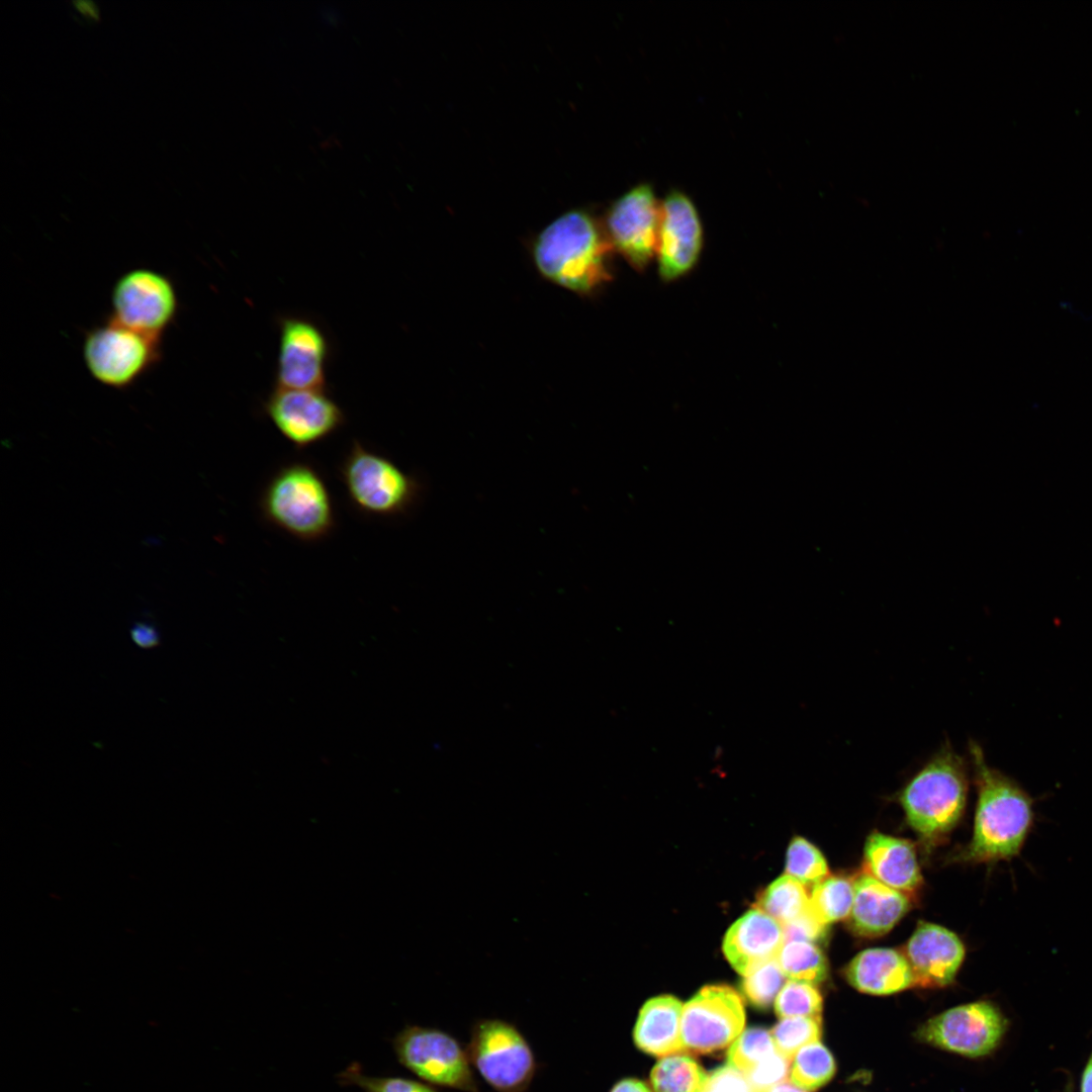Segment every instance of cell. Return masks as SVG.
<instances>
[{
  "instance_id": "18",
  "label": "cell",
  "mask_w": 1092,
  "mask_h": 1092,
  "mask_svg": "<svg viewBox=\"0 0 1092 1092\" xmlns=\"http://www.w3.org/2000/svg\"><path fill=\"white\" fill-rule=\"evenodd\" d=\"M853 904L849 926L859 936L876 937L887 933L910 908L907 896L867 873L854 881Z\"/></svg>"
},
{
  "instance_id": "38",
  "label": "cell",
  "mask_w": 1092,
  "mask_h": 1092,
  "mask_svg": "<svg viewBox=\"0 0 1092 1092\" xmlns=\"http://www.w3.org/2000/svg\"><path fill=\"white\" fill-rule=\"evenodd\" d=\"M1079 1092H1092V1052L1081 1075Z\"/></svg>"
},
{
  "instance_id": "40",
  "label": "cell",
  "mask_w": 1092,
  "mask_h": 1092,
  "mask_svg": "<svg viewBox=\"0 0 1092 1092\" xmlns=\"http://www.w3.org/2000/svg\"><path fill=\"white\" fill-rule=\"evenodd\" d=\"M760 1092H806V1091L799 1088V1087H797L792 1082L789 1083V1082L784 1081V1082H782L780 1084H777V1085H775L772 1087H769V1088H767V1089H765L763 1091H760Z\"/></svg>"
},
{
  "instance_id": "16",
  "label": "cell",
  "mask_w": 1092,
  "mask_h": 1092,
  "mask_svg": "<svg viewBox=\"0 0 1092 1092\" xmlns=\"http://www.w3.org/2000/svg\"><path fill=\"white\" fill-rule=\"evenodd\" d=\"M905 957L914 985L942 987L954 979L965 958V946L950 930L921 921L907 942Z\"/></svg>"
},
{
  "instance_id": "21",
  "label": "cell",
  "mask_w": 1092,
  "mask_h": 1092,
  "mask_svg": "<svg viewBox=\"0 0 1092 1092\" xmlns=\"http://www.w3.org/2000/svg\"><path fill=\"white\" fill-rule=\"evenodd\" d=\"M681 1002L670 995L653 997L642 1006L633 1031L644 1053L667 1057L684 1052L680 1035Z\"/></svg>"
},
{
  "instance_id": "4",
  "label": "cell",
  "mask_w": 1092,
  "mask_h": 1092,
  "mask_svg": "<svg viewBox=\"0 0 1092 1092\" xmlns=\"http://www.w3.org/2000/svg\"><path fill=\"white\" fill-rule=\"evenodd\" d=\"M967 794L965 761L946 744L910 780L899 801L909 825L930 842L944 837L957 825Z\"/></svg>"
},
{
  "instance_id": "10",
  "label": "cell",
  "mask_w": 1092,
  "mask_h": 1092,
  "mask_svg": "<svg viewBox=\"0 0 1092 1092\" xmlns=\"http://www.w3.org/2000/svg\"><path fill=\"white\" fill-rule=\"evenodd\" d=\"M277 431L297 450L315 445L345 424V415L326 389L277 388L263 403Z\"/></svg>"
},
{
  "instance_id": "2",
  "label": "cell",
  "mask_w": 1092,
  "mask_h": 1092,
  "mask_svg": "<svg viewBox=\"0 0 1092 1092\" xmlns=\"http://www.w3.org/2000/svg\"><path fill=\"white\" fill-rule=\"evenodd\" d=\"M969 747L978 800L965 857L976 862L1009 860L1019 854L1033 827V800L1013 780L991 767L977 743Z\"/></svg>"
},
{
  "instance_id": "26",
  "label": "cell",
  "mask_w": 1092,
  "mask_h": 1092,
  "mask_svg": "<svg viewBox=\"0 0 1092 1092\" xmlns=\"http://www.w3.org/2000/svg\"><path fill=\"white\" fill-rule=\"evenodd\" d=\"M835 1062L830 1052L819 1041L801 1048L793 1057L790 1080L805 1091H814L831 1080Z\"/></svg>"
},
{
  "instance_id": "25",
  "label": "cell",
  "mask_w": 1092,
  "mask_h": 1092,
  "mask_svg": "<svg viewBox=\"0 0 1092 1092\" xmlns=\"http://www.w3.org/2000/svg\"><path fill=\"white\" fill-rule=\"evenodd\" d=\"M777 961L785 976L812 985L825 980L828 972L826 958L814 942L792 940L784 943Z\"/></svg>"
},
{
  "instance_id": "27",
  "label": "cell",
  "mask_w": 1092,
  "mask_h": 1092,
  "mask_svg": "<svg viewBox=\"0 0 1092 1092\" xmlns=\"http://www.w3.org/2000/svg\"><path fill=\"white\" fill-rule=\"evenodd\" d=\"M786 875L808 887L829 877V869L820 850L805 838L798 836L788 847Z\"/></svg>"
},
{
  "instance_id": "8",
  "label": "cell",
  "mask_w": 1092,
  "mask_h": 1092,
  "mask_svg": "<svg viewBox=\"0 0 1092 1092\" xmlns=\"http://www.w3.org/2000/svg\"><path fill=\"white\" fill-rule=\"evenodd\" d=\"M398 1062L425 1082L464 1092H478L470 1060L459 1041L436 1028L406 1026L393 1038Z\"/></svg>"
},
{
  "instance_id": "24",
  "label": "cell",
  "mask_w": 1092,
  "mask_h": 1092,
  "mask_svg": "<svg viewBox=\"0 0 1092 1092\" xmlns=\"http://www.w3.org/2000/svg\"><path fill=\"white\" fill-rule=\"evenodd\" d=\"M854 898L853 883L846 878L829 876L812 887L809 909L827 925L849 916Z\"/></svg>"
},
{
  "instance_id": "14",
  "label": "cell",
  "mask_w": 1092,
  "mask_h": 1092,
  "mask_svg": "<svg viewBox=\"0 0 1092 1092\" xmlns=\"http://www.w3.org/2000/svg\"><path fill=\"white\" fill-rule=\"evenodd\" d=\"M704 229L692 199L680 191L669 192L660 202L655 259L658 276L668 283L690 274L704 249Z\"/></svg>"
},
{
  "instance_id": "11",
  "label": "cell",
  "mask_w": 1092,
  "mask_h": 1092,
  "mask_svg": "<svg viewBox=\"0 0 1092 1092\" xmlns=\"http://www.w3.org/2000/svg\"><path fill=\"white\" fill-rule=\"evenodd\" d=\"M111 317L141 333L162 338L178 311V296L172 281L149 268H135L115 282Z\"/></svg>"
},
{
  "instance_id": "36",
  "label": "cell",
  "mask_w": 1092,
  "mask_h": 1092,
  "mask_svg": "<svg viewBox=\"0 0 1092 1092\" xmlns=\"http://www.w3.org/2000/svg\"><path fill=\"white\" fill-rule=\"evenodd\" d=\"M130 637L134 644L143 649H152L160 644V633L147 622H136L130 628Z\"/></svg>"
},
{
  "instance_id": "13",
  "label": "cell",
  "mask_w": 1092,
  "mask_h": 1092,
  "mask_svg": "<svg viewBox=\"0 0 1092 1092\" xmlns=\"http://www.w3.org/2000/svg\"><path fill=\"white\" fill-rule=\"evenodd\" d=\"M1008 1029V1020L992 1002L961 1005L929 1019L917 1036L933 1045L977 1058L992 1053Z\"/></svg>"
},
{
  "instance_id": "32",
  "label": "cell",
  "mask_w": 1092,
  "mask_h": 1092,
  "mask_svg": "<svg viewBox=\"0 0 1092 1092\" xmlns=\"http://www.w3.org/2000/svg\"><path fill=\"white\" fill-rule=\"evenodd\" d=\"M339 1078L342 1085H355L364 1092H438L427 1084L406 1078L367 1076L358 1063H352Z\"/></svg>"
},
{
  "instance_id": "1",
  "label": "cell",
  "mask_w": 1092,
  "mask_h": 1092,
  "mask_svg": "<svg viewBox=\"0 0 1092 1092\" xmlns=\"http://www.w3.org/2000/svg\"><path fill=\"white\" fill-rule=\"evenodd\" d=\"M614 253L603 221L584 209L558 215L529 247L542 278L580 297L597 295L613 280Z\"/></svg>"
},
{
  "instance_id": "15",
  "label": "cell",
  "mask_w": 1092,
  "mask_h": 1092,
  "mask_svg": "<svg viewBox=\"0 0 1092 1092\" xmlns=\"http://www.w3.org/2000/svg\"><path fill=\"white\" fill-rule=\"evenodd\" d=\"M278 325L275 387L324 389L330 347L323 329L299 315L283 316Z\"/></svg>"
},
{
  "instance_id": "31",
  "label": "cell",
  "mask_w": 1092,
  "mask_h": 1092,
  "mask_svg": "<svg viewBox=\"0 0 1092 1092\" xmlns=\"http://www.w3.org/2000/svg\"><path fill=\"white\" fill-rule=\"evenodd\" d=\"M785 977L778 961L771 960L744 976L741 989L753 1006L766 1009L784 986Z\"/></svg>"
},
{
  "instance_id": "5",
  "label": "cell",
  "mask_w": 1092,
  "mask_h": 1092,
  "mask_svg": "<svg viewBox=\"0 0 1092 1092\" xmlns=\"http://www.w3.org/2000/svg\"><path fill=\"white\" fill-rule=\"evenodd\" d=\"M339 475L352 506L368 516L404 515L421 494L417 478L357 440L342 459Z\"/></svg>"
},
{
  "instance_id": "39",
  "label": "cell",
  "mask_w": 1092,
  "mask_h": 1092,
  "mask_svg": "<svg viewBox=\"0 0 1092 1092\" xmlns=\"http://www.w3.org/2000/svg\"><path fill=\"white\" fill-rule=\"evenodd\" d=\"M76 9L89 17L96 18L98 16V9L92 2L78 1L75 3Z\"/></svg>"
},
{
  "instance_id": "34",
  "label": "cell",
  "mask_w": 1092,
  "mask_h": 1092,
  "mask_svg": "<svg viewBox=\"0 0 1092 1092\" xmlns=\"http://www.w3.org/2000/svg\"><path fill=\"white\" fill-rule=\"evenodd\" d=\"M704 1092H752V1089L744 1074L727 1064L709 1075Z\"/></svg>"
},
{
  "instance_id": "37",
  "label": "cell",
  "mask_w": 1092,
  "mask_h": 1092,
  "mask_svg": "<svg viewBox=\"0 0 1092 1092\" xmlns=\"http://www.w3.org/2000/svg\"><path fill=\"white\" fill-rule=\"evenodd\" d=\"M610 1092H651V1090L640 1080L626 1078L617 1082Z\"/></svg>"
},
{
  "instance_id": "30",
  "label": "cell",
  "mask_w": 1092,
  "mask_h": 1092,
  "mask_svg": "<svg viewBox=\"0 0 1092 1092\" xmlns=\"http://www.w3.org/2000/svg\"><path fill=\"white\" fill-rule=\"evenodd\" d=\"M776 1050L793 1059L804 1045L817 1041L821 1036V1018H782L770 1030Z\"/></svg>"
},
{
  "instance_id": "19",
  "label": "cell",
  "mask_w": 1092,
  "mask_h": 1092,
  "mask_svg": "<svg viewBox=\"0 0 1092 1092\" xmlns=\"http://www.w3.org/2000/svg\"><path fill=\"white\" fill-rule=\"evenodd\" d=\"M866 872L904 894H914L922 884L913 845L905 839L872 832L864 844Z\"/></svg>"
},
{
  "instance_id": "23",
  "label": "cell",
  "mask_w": 1092,
  "mask_h": 1092,
  "mask_svg": "<svg viewBox=\"0 0 1092 1092\" xmlns=\"http://www.w3.org/2000/svg\"><path fill=\"white\" fill-rule=\"evenodd\" d=\"M708 1077L693 1058L675 1054L655 1064L650 1081L655 1092H704Z\"/></svg>"
},
{
  "instance_id": "20",
  "label": "cell",
  "mask_w": 1092,
  "mask_h": 1092,
  "mask_svg": "<svg viewBox=\"0 0 1092 1092\" xmlns=\"http://www.w3.org/2000/svg\"><path fill=\"white\" fill-rule=\"evenodd\" d=\"M844 974L852 987L874 995H889L914 985L908 960L894 948L860 951L847 965Z\"/></svg>"
},
{
  "instance_id": "9",
  "label": "cell",
  "mask_w": 1092,
  "mask_h": 1092,
  "mask_svg": "<svg viewBox=\"0 0 1092 1092\" xmlns=\"http://www.w3.org/2000/svg\"><path fill=\"white\" fill-rule=\"evenodd\" d=\"M744 1024L743 1000L733 988L705 986L682 1006L684 1052L706 1055L723 1050L742 1033Z\"/></svg>"
},
{
  "instance_id": "28",
  "label": "cell",
  "mask_w": 1092,
  "mask_h": 1092,
  "mask_svg": "<svg viewBox=\"0 0 1092 1092\" xmlns=\"http://www.w3.org/2000/svg\"><path fill=\"white\" fill-rule=\"evenodd\" d=\"M822 996L810 983L790 980L775 1000L776 1014L781 1018H821Z\"/></svg>"
},
{
  "instance_id": "7",
  "label": "cell",
  "mask_w": 1092,
  "mask_h": 1092,
  "mask_svg": "<svg viewBox=\"0 0 1092 1092\" xmlns=\"http://www.w3.org/2000/svg\"><path fill=\"white\" fill-rule=\"evenodd\" d=\"M470 1063L497 1092H525L537 1063L520 1030L500 1019H481L471 1029L467 1048Z\"/></svg>"
},
{
  "instance_id": "33",
  "label": "cell",
  "mask_w": 1092,
  "mask_h": 1092,
  "mask_svg": "<svg viewBox=\"0 0 1092 1092\" xmlns=\"http://www.w3.org/2000/svg\"><path fill=\"white\" fill-rule=\"evenodd\" d=\"M790 1067V1059L776 1051L744 1076L752 1092H760L784 1082L789 1076Z\"/></svg>"
},
{
  "instance_id": "12",
  "label": "cell",
  "mask_w": 1092,
  "mask_h": 1092,
  "mask_svg": "<svg viewBox=\"0 0 1092 1092\" xmlns=\"http://www.w3.org/2000/svg\"><path fill=\"white\" fill-rule=\"evenodd\" d=\"M660 202L652 187L639 184L606 211L603 221L615 251L637 272H643L655 258Z\"/></svg>"
},
{
  "instance_id": "35",
  "label": "cell",
  "mask_w": 1092,
  "mask_h": 1092,
  "mask_svg": "<svg viewBox=\"0 0 1092 1092\" xmlns=\"http://www.w3.org/2000/svg\"><path fill=\"white\" fill-rule=\"evenodd\" d=\"M785 942L803 940L814 942L822 938L826 926L808 908L802 915L783 926Z\"/></svg>"
},
{
  "instance_id": "3",
  "label": "cell",
  "mask_w": 1092,
  "mask_h": 1092,
  "mask_svg": "<svg viewBox=\"0 0 1092 1092\" xmlns=\"http://www.w3.org/2000/svg\"><path fill=\"white\" fill-rule=\"evenodd\" d=\"M259 508L269 525L301 542L323 540L336 527L329 487L306 461L280 466L262 489Z\"/></svg>"
},
{
  "instance_id": "22",
  "label": "cell",
  "mask_w": 1092,
  "mask_h": 1092,
  "mask_svg": "<svg viewBox=\"0 0 1092 1092\" xmlns=\"http://www.w3.org/2000/svg\"><path fill=\"white\" fill-rule=\"evenodd\" d=\"M810 894L807 886L784 875L759 893L754 903L757 909L783 926L802 915L808 908Z\"/></svg>"
},
{
  "instance_id": "29",
  "label": "cell",
  "mask_w": 1092,
  "mask_h": 1092,
  "mask_svg": "<svg viewBox=\"0 0 1092 1092\" xmlns=\"http://www.w3.org/2000/svg\"><path fill=\"white\" fill-rule=\"evenodd\" d=\"M776 1051L768 1030L761 1027H750L743 1031L731 1044L727 1053V1064L746 1074Z\"/></svg>"
},
{
  "instance_id": "6",
  "label": "cell",
  "mask_w": 1092,
  "mask_h": 1092,
  "mask_svg": "<svg viewBox=\"0 0 1092 1092\" xmlns=\"http://www.w3.org/2000/svg\"><path fill=\"white\" fill-rule=\"evenodd\" d=\"M161 358V338L130 329L109 316L90 330L83 359L91 376L112 388L133 384Z\"/></svg>"
},
{
  "instance_id": "17",
  "label": "cell",
  "mask_w": 1092,
  "mask_h": 1092,
  "mask_svg": "<svg viewBox=\"0 0 1092 1092\" xmlns=\"http://www.w3.org/2000/svg\"><path fill=\"white\" fill-rule=\"evenodd\" d=\"M784 943L783 925L753 909L730 926L723 940V951L733 969L744 977L762 964L777 960Z\"/></svg>"
}]
</instances>
